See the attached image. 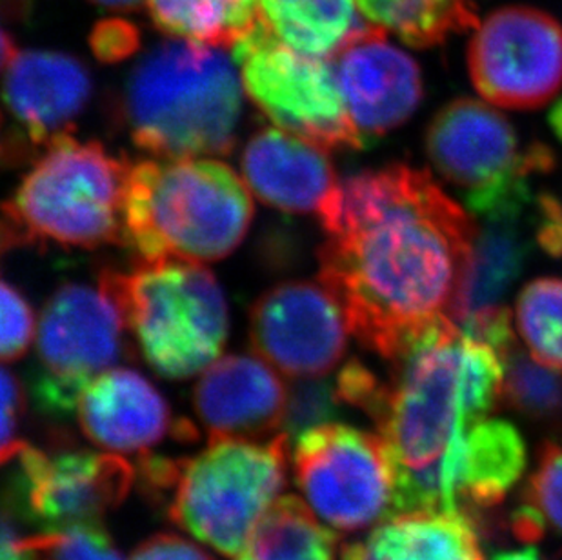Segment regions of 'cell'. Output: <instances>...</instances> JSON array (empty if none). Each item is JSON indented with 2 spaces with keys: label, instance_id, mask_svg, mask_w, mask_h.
Segmentation results:
<instances>
[{
  "label": "cell",
  "instance_id": "obj_1",
  "mask_svg": "<svg viewBox=\"0 0 562 560\" xmlns=\"http://www.w3.org/2000/svg\"><path fill=\"white\" fill-rule=\"evenodd\" d=\"M321 224L318 280L367 348L392 362L420 329L450 317L477 229L426 171L351 175Z\"/></svg>",
  "mask_w": 562,
  "mask_h": 560
},
{
  "label": "cell",
  "instance_id": "obj_2",
  "mask_svg": "<svg viewBox=\"0 0 562 560\" xmlns=\"http://www.w3.org/2000/svg\"><path fill=\"white\" fill-rule=\"evenodd\" d=\"M390 365L392 382L375 424L395 473L434 464L503 396V359L450 317L428 324Z\"/></svg>",
  "mask_w": 562,
  "mask_h": 560
},
{
  "label": "cell",
  "instance_id": "obj_3",
  "mask_svg": "<svg viewBox=\"0 0 562 560\" xmlns=\"http://www.w3.org/2000/svg\"><path fill=\"white\" fill-rule=\"evenodd\" d=\"M254 219L250 188L224 163L202 157L130 166L124 235L144 262H215L237 249Z\"/></svg>",
  "mask_w": 562,
  "mask_h": 560
},
{
  "label": "cell",
  "instance_id": "obj_4",
  "mask_svg": "<svg viewBox=\"0 0 562 560\" xmlns=\"http://www.w3.org/2000/svg\"><path fill=\"white\" fill-rule=\"evenodd\" d=\"M240 113L237 64L218 48L182 38L149 49L124 90L133 143L162 159L228 155Z\"/></svg>",
  "mask_w": 562,
  "mask_h": 560
},
{
  "label": "cell",
  "instance_id": "obj_5",
  "mask_svg": "<svg viewBox=\"0 0 562 560\" xmlns=\"http://www.w3.org/2000/svg\"><path fill=\"white\" fill-rule=\"evenodd\" d=\"M127 329L157 376L184 381L217 360L228 338V304L212 271L196 262H140L102 271Z\"/></svg>",
  "mask_w": 562,
  "mask_h": 560
},
{
  "label": "cell",
  "instance_id": "obj_6",
  "mask_svg": "<svg viewBox=\"0 0 562 560\" xmlns=\"http://www.w3.org/2000/svg\"><path fill=\"white\" fill-rule=\"evenodd\" d=\"M127 171L130 166L101 143L63 135L0 210L26 246L91 249L123 243Z\"/></svg>",
  "mask_w": 562,
  "mask_h": 560
},
{
  "label": "cell",
  "instance_id": "obj_7",
  "mask_svg": "<svg viewBox=\"0 0 562 560\" xmlns=\"http://www.w3.org/2000/svg\"><path fill=\"white\" fill-rule=\"evenodd\" d=\"M288 440H217L195 459L177 460L171 520L223 556L239 557L286 484Z\"/></svg>",
  "mask_w": 562,
  "mask_h": 560
},
{
  "label": "cell",
  "instance_id": "obj_8",
  "mask_svg": "<svg viewBox=\"0 0 562 560\" xmlns=\"http://www.w3.org/2000/svg\"><path fill=\"white\" fill-rule=\"evenodd\" d=\"M126 334L121 302L101 279L97 285H60L38 321L30 382L38 410L54 417L75 412L86 387L132 355Z\"/></svg>",
  "mask_w": 562,
  "mask_h": 560
},
{
  "label": "cell",
  "instance_id": "obj_9",
  "mask_svg": "<svg viewBox=\"0 0 562 560\" xmlns=\"http://www.w3.org/2000/svg\"><path fill=\"white\" fill-rule=\"evenodd\" d=\"M232 48L246 96L277 127L324 149L364 148L331 64L288 48L260 19Z\"/></svg>",
  "mask_w": 562,
  "mask_h": 560
},
{
  "label": "cell",
  "instance_id": "obj_10",
  "mask_svg": "<svg viewBox=\"0 0 562 560\" xmlns=\"http://www.w3.org/2000/svg\"><path fill=\"white\" fill-rule=\"evenodd\" d=\"M135 470L123 457L22 446L0 488V509L48 531L95 526L124 503Z\"/></svg>",
  "mask_w": 562,
  "mask_h": 560
},
{
  "label": "cell",
  "instance_id": "obj_11",
  "mask_svg": "<svg viewBox=\"0 0 562 560\" xmlns=\"http://www.w3.org/2000/svg\"><path fill=\"white\" fill-rule=\"evenodd\" d=\"M295 440L297 486L331 528L359 531L395 513V471L381 437L328 423Z\"/></svg>",
  "mask_w": 562,
  "mask_h": 560
},
{
  "label": "cell",
  "instance_id": "obj_12",
  "mask_svg": "<svg viewBox=\"0 0 562 560\" xmlns=\"http://www.w3.org/2000/svg\"><path fill=\"white\" fill-rule=\"evenodd\" d=\"M473 86L508 110H536L562 90V26L528 5H508L479 24L468 48Z\"/></svg>",
  "mask_w": 562,
  "mask_h": 560
},
{
  "label": "cell",
  "instance_id": "obj_13",
  "mask_svg": "<svg viewBox=\"0 0 562 560\" xmlns=\"http://www.w3.org/2000/svg\"><path fill=\"white\" fill-rule=\"evenodd\" d=\"M348 323L318 280H292L266 291L250 312L255 355L293 379L323 377L345 357Z\"/></svg>",
  "mask_w": 562,
  "mask_h": 560
},
{
  "label": "cell",
  "instance_id": "obj_14",
  "mask_svg": "<svg viewBox=\"0 0 562 560\" xmlns=\"http://www.w3.org/2000/svg\"><path fill=\"white\" fill-rule=\"evenodd\" d=\"M346 110L362 144L382 137L414 115L423 99V77L414 58L387 43L370 24L329 58Z\"/></svg>",
  "mask_w": 562,
  "mask_h": 560
},
{
  "label": "cell",
  "instance_id": "obj_15",
  "mask_svg": "<svg viewBox=\"0 0 562 560\" xmlns=\"http://www.w3.org/2000/svg\"><path fill=\"white\" fill-rule=\"evenodd\" d=\"M426 152L446 180L468 193L499 184L525 163L515 130L497 110L473 99L442 108L426 133Z\"/></svg>",
  "mask_w": 562,
  "mask_h": 560
},
{
  "label": "cell",
  "instance_id": "obj_16",
  "mask_svg": "<svg viewBox=\"0 0 562 560\" xmlns=\"http://www.w3.org/2000/svg\"><path fill=\"white\" fill-rule=\"evenodd\" d=\"M90 69L74 55L46 49L16 52L2 80V97L32 146L48 148L69 135L90 102Z\"/></svg>",
  "mask_w": 562,
  "mask_h": 560
},
{
  "label": "cell",
  "instance_id": "obj_17",
  "mask_svg": "<svg viewBox=\"0 0 562 560\" xmlns=\"http://www.w3.org/2000/svg\"><path fill=\"white\" fill-rule=\"evenodd\" d=\"M288 390L260 357L228 355L207 366L193 392L212 443L257 439L282 428Z\"/></svg>",
  "mask_w": 562,
  "mask_h": 560
},
{
  "label": "cell",
  "instance_id": "obj_18",
  "mask_svg": "<svg viewBox=\"0 0 562 560\" xmlns=\"http://www.w3.org/2000/svg\"><path fill=\"white\" fill-rule=\"evenodd\" d=\"M77 413L88 439L121 453H143L168 435L195 437L190 423L173 421L165 395L127 368H112L93 379L80 395Z\"/></svg>",
  "mask_w": 562,
  "mask_h": 560
},
{
  "label": "cell",
  "instance_id": "obj_19",
  "mask_svg": "<svg viewBox=\"0 0 562 560\" xmlns=\"http://www.w3.org/2000/svg\"><path fill=\"white\" fill-rule=\"evenodd\" d=\"M243 177L266 206L290 213H315L323 219L339 197L331 160L317 144L265 127L255 133L240 157Z\"/></svg>",
  "mask_w": 562,
  "mask_h": 560
},
{
  "label": "cell",
  "instance_id": "obj_20",
  "mask_svg": "<svg viewBox=\"0 0 562 560\" xmlns=\"http://www.w3.org/2000/svg\"><path fill=\"white\" fill-rule=\"evenodd\" d=\"M342 560H484L472 518L459 512H406L342 548Z\"/></svg>",
  "mask_w": 562,
  "mask_h": 560
},
{
  "label": "cell",
  "instance_id": "obj_21",
  "mask_svg": "<svg viewBox=\"0 0 562 560\" xmlns=\"http://www.w3.org/2000/svg\"><path fill=\"white\" fill-rule=\"evenodd\" d=\"M259 15L288 48L324 60L372 24L353 0H259Z\"/></svg>",
  "mask_w": 562,
  "mask_h": 560
},
{
  "label": "cell",
  "instance_id": "obj_22",
  "mask_svg": "<svg viewBox=\"0 0 562 560\" xmlns=\"http://www.w3.org/2000/svg\"><path fill=\"white\" fill-rule=\"evenodd\" d=\"M520 215L484 219L486 227L477 232L472 260L462 280L451 321L459 324L472 313L501 306V299L520 276L528 246L517 223Z\"/></svg>",
  "mask_w": 562,
  "mask_h": 560
},
{
  "label": "cell",
  "instance_id": "obj_23",
  "mask_svg": "<svg viewBox=\"0 0 562 560\" xmlns=\"http://www.w3.org/2000/svg\"><path fill=\"white\" fill-rule=\"evenodd\" d=\"M155 26L171 37L232 48L259 22V0H148Z\"/></svg>",
  "mask_w": 562,
  "mask_h": 560
},
{
  "label": "cell",
  "instance_id": "obj_24",
  "mask_svg": "<svg viewBox=\"0 0 562 560\" xmlns=\"http://www.w3.org/2000/svg\"><path fill=\"white\" fill-rule=\"evenodd\" d=\"M368 22L415 48L445 43L451 33L477 26L475 0H353Z\"/></svg>",
  "mask_w": 562,
  "mask_h": 560
},
{
  "label": "cell",
  "instance_id": "obj_25",
  "mask_svg": "<svg viewBox=\"0 0 562 560\" xmlns=\"http://www.w3.org/2000/svg\"><path fill=\"white\" fill-rule=\"evenodd\" d=\"M337 537L299 499L277 501L257 524L239 560H335Z\"/></svg>",
  "mask_w": 562,
  "mask_h": 560
},
{
  "label": "cell",
  "instance_id": "obj_26",
  "mask_svg": "<svg viewBox=\"0 0 562 560\" xmlns=\"http://www.w3.org/2000/svg\"><path fill=\"white\" fill-rule=\"evenodd\" d=\"M515 318L531 357L562 371V279H537L526 285Z\"/></svg>",
  "mask_w": 562,
  "mask_h": 560
},
{
  "label": "cell",
  "instance_id": "obj_27",
  "mask_svg": "<svg viewBox=\"0 0 562 560\" xmlns=\"http://www.w3.org/2000/svg\"><path fill=\"white\" fill-rule=\"evenodd\" d=\"M509 524L520 540H539L548 528L562 537V446L558 443L542 445L522 503Z\"/></svg>",
  "mask_w": 562,
  "mask_h": 560
},
{
  "label": "cell",
  "instance_id": "obj_28",
  "mask_svg": "<svg viewBox=\"0 0 562 560\" xmlns=\"http://www.w3.org/2000/svg\"><path fill=\"white\" fill-rule=\"evenodd\" d=\"M503 365V395L512 410L537 423H558L562 418V377L558 370L517 348Z\"/></svg>",
  "mask_w": 562,
  "mask_h": 560
},
{
  "label": "cell",
  "instance_id": "obj_29",
  "mask_svg": "<svg viewBox=\"0 0 562 560\" xmlns=\"http://www.w3.org/2000/svg\"><path fill=\"white\" fill-rule=\"evenodd\" d=\"M22 546L27 560H123L99 524L35 535L22 539Z\"/></svg>",
  "mask_w": 562,
  "mask_h": 560
},
{
  "label": "cell",
  "instance_id": "obj_30",
  "mask_svg": "<svg viewBox=\"0 0 562 560\" xmlns=\"http://www.w3.org/2000/svg\"><path fill=\"white\" fill-rule=\"evenodd\" d=\"M339 395L335 382L321 381L318 377L299 379L288 390L286 413L282 428L288 439H297L304 432L331 423L339 413Z\"/></svg>",
  "mask_w": 562,
  "mask_h": 560
},
{
  "label": "cell",
  "instance_id": "obj_31",
  "mask_svg": "<svg viewBox=\"0 0 562 560\" xmlns=\"http://www.w3.org/2000/svg\"><path fill=\"white\" fill-rule=\"evenodd\" d=\"M35 313L21 291L0 279V362L21 359L35 337Z\"/></svg>",
  "mask_w": 562,
  "mask_h": 560
},
{
  "label": "cell",
  "instance_id": "obj_32",
  "mask_svg": "<svg viewBox=\"0 0 562 560\" xmlns=\"http://www.w3.org/2000/svg\"><path fill=\"white\" fill-rule=\"evenodd\" d=\"M335 390H337L340 401L359 407L373 418V423L381 415L384 402H386L387 384L379 381L367 366H362L357 360H351L339 371L337 381H335Z\"/></svg>",
  "mask_w": 562,
  "mask_h": 560
},
{
  "label": "cell",
  "instance_id": "obj_33",
  "mask_svg": "<svg viewBox=\"0 0 562 560\" xmlns=\"http://www.w3.org/2000/svg\"><path fill=\"white\" fill-rule=\"evenodd\" d=\"M90 46L101 63H121L137 52L140 33L135 24L124 19H104L91 30Z\"/></svg>",
  "mask_w": 562,
  "mask_h": 560
},
{
  "label": "cell",
  "instance_id": "obj_34",
  "mask_svg": "<svg viewBox=\"0 0 562 560\" xmlns=\"http://www.w3.org/2000/svg\"><path fill=\"white\" fill-rule=\"evenodd\" d=\"M22 413H24L22 384L10 370L0 366V449L15 443Z\"/></svg>",
  "mask_w": 562,
  "mask_h": 560
},
{
  "label": "cell",
  "instance_id": "obj_35",
  "mask_svg": "<svg viewBox=\"0 0 562 560\" xmlns=\"http://www.w3.org/2000/svg\"><path fill=\"white\" fill-rule=\"evenodd\" d=\"M132 560H213L206 551L179 535L159 534L144 540Z\"/></svg>",
  "mask_w": 562,
  "mask_h": 560
},
{
  "label": "cell",
  "instance_id": "obj_36",
  "mask_svg": "<svg viewBox=\"0 0 562 560\" xmlns=\"http://www.w3.org/2000/svg\"><path fill=\"white\" fill-rule=\"evenodd\" d=\"M16 55L15 43L10 33L0 26V71H4L10 66L11 60Z\"/></svg>",
  "mask_w": 562,
  "mask_h": 560
},
{
  "label": "cell",
  "instance_id": "obj_37",
  "mask_svg": "<svg viewBox=\"0 0 562 560\" xmlns=\"http://www.w3.org/2000/svg\"><path fill=\"white\" fill-rule=\"evenodd\" d=\"M95 4L106 5V8H112V10H133V8H137L143 0H93Z\"/></svg>",
  "mask_w": 562,
  "mask_h": 560
},
{
  "label": "cell",
  "instance_id": "obj_38",
  "mask_svg": "<svg viewBox=\"0 0 562 560\" xmlns=\"http://www.w3.org/2000/svg\"><path fill=\"white\" fill-rule=\"evenodd\" d=\"M495 560H542L533 548L520 551H509V553H503Z\"/></svg>",
  "mask_w": 562,
  "mask_h": 560
},
{
  "label": "cell",
  "instance_id": "obj_39",
  "mask_svg": "<svg viewBox=\"0 0 562 560\" xmlns=\"http://www.w3.org/2000/svg\"><path fill=\"white\" fill-rule=\"evenodd\" d=\"M550 126H552L558 138L562 141V101H559L550 113Z\"/></svg>",
  "mask_w": 562,
  "mask_h": 560
},
{
  "label": "cell",
  "instance_id": "obj_40",
  "mask_svg": "<svg viewBox=\"0 0 562 560\" xmlns=\"http://www.w3.org/2000/svg\"><path fill=\"white\" fill-rule=\"evenodd\" d=\"M22 443H13L8 448L0 449V468L5 464H10L11 460L15 459L16 453L21 451Z\"/></svg>",
  "mask_w": 562,
  "mask_h": 560
}]
</instances>
